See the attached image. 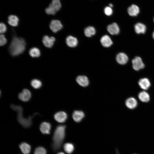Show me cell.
Here are the masks:
<instances>
[{
	"label": "cell",
	"instance_id": "1",
	"mask_svg": "<svg viewBox=\"0 0 154 154\" xmlns=\"http://www.w3.org/2000/svg\"><path fill=\"white\" fill-rule=\"evenodd\" d=\"M66 127V126L64 125H59L55 130L52 145V148L54 151H57L61 147L65 136Z\"/></svg>",
	"mask_w": 154,
	"mask_h": 154
},
{
	"label": "cell",
	"instance_id": "2",
	"mask_svg": "<svg viewBox=\"0 0 154 154\" xmlns=\"http://www.w3.org/2000/svg\"><path fill=\"white\" fill-rule=\"evenodd\" d=\"M26 42L22 38L14 37L10 44L9 51L13 56H16L22 53L25 48Z\"/></svg>",
	"mask_w": 154,
	"mask_h": 154
},
{
	"label": "cell",
	"instance_id": "3",
	"mask_svg": "<svg viewBox=\"0 0 154 154\" xmlns=\"http://www.w3.org/2000/svg\"><path fill=\"white\" fill-rule=\"evenodd\" d=\"M11 107L13 110L17 112L18 121L24 128L30 127L32 124V118L35 115L38 114L37 113H35L32 116L29 117L28 119L26 118L23 116V109L21 106L11 104Z\"/></svg>",
	"mask_w": 154,
	"mask_h": 154
},
{
	"label": "cell",
	"instance_id": "4",
	"mask_svg": "<svg viewBox=\"0 0 154 154\" xmlns=\"http://www.w3.org/2000/svg\"><path fill=\"white\" fill-rule=\"evenodd\" d=\"M19 98L21 101L27 102L29 101L31 97V94L30 90L27 89H23L18 95Z\"/></svg>",
	"mask_w": 154,
	"mask_h": 154
},
{
	"label": "cell",
	"instance_id": "5",
	"mask_svg": "<svg viewBox=\"0 0 154 154\" xmlns=\"http://www.w3.org/2000/svg\"><path fill=\"white\" fill-rule=\"evenodd\" d=\"M132 62L133 67L134 70H138L143 68L144 67L143 64L141 59L139 57H136L132 60Z\"/></svg>",
	"mask_w": 154,
	"mask_h": 154
},
{
	"label": "cell",
	"instance_id": "6",
	"mask_svg": "<svg viewBox=\"0 0 154 154\" xmlns=\"http://www.w3.org/2000/svg\"><path fill=\"white\" fill-rule=\"evenodd\" d=\"M50 27L54 33H56L60 30L62 28L63 26L59 20H53L50 23Z\"/></svg>",
	"mask_w": 154,
	"mask_h": 154
},
{
	"label": "cell",
	"instance_id": "7",
	"mask_svg": "<svg viewBox=\"0 0 154 154\" xmlns=\"http://www.w3.org/2000/svg\"><path fill=\"white\" fill-rule=\"evenodd\" d=\"M54 119L58 122L62 123L65 122L67 119V114L63 111H60L56 113L54 115Z\"/></svg>",
	"mask_w": 154,
	"mask_h": 154
},
{
	"label": "cell",
	"instance_id": "8",
	"mask_svg": "<svg viewBox=\"0 0 154 154\" xmlns=\"http://www.w3.org/2000/svg\"><path fill=\"white\" fill-rule=\"evenodd\" d=\"M51 127V124L50 123L44 121L40 124L39 128L40 131L43 134H49L50 133Z\"/></svg>",
	"mask_w": 154,
	"mask_h": 154
},
{
	"label": "cell",
	"instance_id": "9",
	"mask_svg": "<svg viewBox=\"0 0 154 154\" xmlns=\"http://www.w3.org/2000/svg\"><path fill=\"white\" fill-rule=\"evenodd\" d=\"M55 40V39L54 37H49L48 36L45 35L43 37L42 42L46 47L50 48L53 45Z\"/></svg>",
	"mask_w": 154,
	"mask_h": 154
},
{
	"label": "cell",
	"instance_id": "10",
	"mask_svg": "<svg viewBox=\"0 0 154 154\" xmlns=\"http://www.w3.org/2000/svg\"><path fill=\"white\" fill-rule=\"evenodd\" d=\"M107 29L109 33L112 35H117L119 32V26L117 24L115 23L108 25Z\"/></svg>",
	"mask_w": 154,
	"mask_h": 154
},
{
	"label": "cell",
	"instance_id": "11",
	"mask_svg": "<svg viewBox=\"0 0 154 154\" xmlns=\"http://www.w3.org/2000/svg\"><path fill=\"white\" fill-rule=\"evenodd\" d=\"M128 57L124 53L121 52L118 54L116 57L117 62L120 64H126L128 61Z\"/></svg>",
	"mask_w": 154,
	"mask_h": 154
},
{
	"label": "cell",
	"instance_id": "12",
	"mask_svg": "<svg viewBox=\"0 0 154 154\" xmlns=\"http://www.w3.org/2000/svg\"><path fill=\"white\" fill-rule=\"evenodd\" d=\"M72 117L74 120L76 122H80L84 118L85 115L81 111H74L72 114Z\"/></svg>",
	"mask_w": 154,
	"mask_h": 154
},
{
	"label": "cell",
	"instance_id": "13",
	"mask_svg": "<svg viewBox=\"0 0 154 154\" xmlns=\"http://www.w3.org/2000/svg\"><path fill=\"white\" fill-rule=\"evenodd\" d=\"M100 42L102 45L106 47H109L112 45L113 43L110 37L107 35H104L101 37Z\"/></svg>",
	"mask_w": 154,
	"mask_h": 154
},
{
	"label": "cell",
	"instance_id": "14",
	"mask_svg": "<svg viewBox=\"0 0 154 154\" xmlns=\"http://www.w3.org/2000/svg\"><path fill=\"white\" fill-rule=\"evenodd\" d=\"M76 81L79 85L83 87L87 86L89 84L88 78L84 76H78L76 78Z\"/></svg>",
	"mask_w": 154,
	"mask_h": 154
},
{
	"label": "cell",
	"instance_id": "15",
	"mask_svg": "<svg viewBox=\"0 0 154 154\" xmlns=\"http://www.w3.org/2000/svg\"><path fill=\"white\" fill-rule=\"evenodd\" d=\"M127 12L130 16H136L139 13V8L135 5H132L128 8Z\"/></svg>",
	"mask_w": 154,
	"mask_h": 154
},
{
	"label": "cell",
	"instance_id": "16",
	"mask_svg": "<svg viewBox=\"0 0 154 154\" xmlns=\"http://www.w3.org/2000/svg\"><path fill=\"white\" fill-rule=\"evenodd\" d=\"M138 84L140 88L144 90H147L151 85L149 80L146 78L140 79L138 82Z\"/></svg>",
	"mask_w": 154,
	"mask_h": 154
},
{
	"label": "cell",
	"instance_id": "17",
	"mask_svg": "<svg viewBox=\"0 0 154 154\" xmlns=\"http://www.w3.org/2000/svg\"><path fill=\"white\" fill-rule=\"evenodd\" d=\"M66 42L67 45L69 47H74L77 45L78 41L76 38L70 35L66 38Z\"/></svg>",
	"mask_w": 154,
	"mask_h": 154
},
{
	"label": "cell",
	"instance_id": "18",
	"mask_svg": "<svg viewBox=\"0 0 154 154\" xmlns=\"http://www.w3.org/2000/svg\"><path fill=\"white\" fill-rule=\"evenodd\" d=\"M137 101L134 98L130 97L127 99L125 101V105L127 107L130 109L135 108L137 105Z\"/></svg>",
	"mask_w": 154,
	"mask_h": 154
},
{
	"label": "cell",
	"instance_id": "19",
	"mask_svg": "<svg viewBox=\"0 0 154 154\" xmlns=\"http://www.w3.org/2000/svg\"><path fill=\"white\" fill-rule=\"evenodd\" d=\"M19 147L23 154H29L31 151L30 145L25 142H23L19 145Z\"/></svg>",
	"mask_w": 154,
	"mask_h": 154
},
{
	"label": "cell",
	"instance_id": "20",
	"mask_svg": "<svg viewBox=\"0 0 154 154\" xmlns=\"http://www.w3.org/2000/svg\"><path fill=\"white\" fill-rule=\"evenodd\" d=\"M135 30L137 34L144 33L146 31V26L141 23H137L134 26Z\"/></svg>",
	"mask_w": 154,
	"mask_h": 154
},
{
	"label": "cell",
	"instance_id": "21",
	"mask_svg": "<svg viewBox=\"0 0 154 154\" xmlns=\"http://www.w3.org/2000/svg\"><path fill=\"white\" fill-rule=\"evenodd\" d=\"M8 19V23L10 25L13 27H16L18 25L19 19L17 16L11 15L9 16Z\"/></svg>",
	"mask_w": 154,
	"mask_h": 154
},
{
	"label": "cell",
	"instance_id": "22",
	"mask_svg": "<svg viewBox=\"0 0 154 154\" xmlns=\"http://www.w3.org/2000/svg\"><path fill=\"white\" fill-rule=\"evenodd\" d=\"M139 99L143 102H147L150 100V96L149 94L146 92L143 91L139 92L138 94Z\"/></svg>",
	"mask_w": 154,
	"mask_h": 154
},
{
	"label": "cell",
	"instance_id": "23",
	"mask_svg": "<svg viewBox=\"0 0 154 154\" xmlns=\"http://www.w3.org/2000/svg\"><path fill=\"white\" fill-rule=\"evenodd\" d=\"M84 32L86 36L90 37L95 34L96 30L93 27L88 26L85 29Z\"/></svg>",
	"mask_w": 154,
	"mask_h": 154
},
{
	"label": "cell",
	"instance_id": "24",
	"mask_svg": "<svg viewBox=\"0 0 154 154\" xmlns=\"http://www.w3.org/2000/svg\"><path fill=\"white\" fill-rule=\"evenodd\" d=\"M30 84L31 86L35 89H38L40 88L42 85L41 81L37 79H34L32 80L31 81Z\"/></svg>",
	"mask_w": 154,
	"mask_h": 154
},
{
	"label": "cell",
	"instance_id": "25",
	"mask_svg": "<svg viewBox=\"0 0 154 154\" xmlns=\"http://www.w3.org/2000/svg\"><path fill=\"white\" fill-rule=\"evenodd\" d=\"M64 151L67 153L70 154L74 151V147L73 144L69 143H65L63 146Z\"/></svg>",
	"mask_w": 154,
	"mask_h": 154
},
{
	"label": "cell",
	"instance_id": "26",
	"mask_svg": "<svg viewBox=\"0 0 154 154\" xmlns=\"http://www.w3.org/2000/svg\"><path fill=\"white\" fill-rule=\"evenodd\" d=\"M29 54L32 57H38L40 54V50L37 48L33 47L31 48L29 51Z\"/></svg>",
	"mask_w": 154,
	"mask_h": 154
},
{
	"label": "cell",
	"instance_id": "27",
	"mask_svg": "<svg viewBox=\"0 0 154 154\" xmlns=\"http://www.w3.org/2000/svg\"><path fill=\"white\" fill-rule=\"evenodd\" d=\"M50 4L56 12L59 10L61 7L60 0H52Z\"/></svg>",
	"mask_w": 154,
	"mask_h": 154
},
{
	"label": "cell",
	"instance_id": "28",
	"mask_svg": "<svg viewBox=\"0 0 154 154\" xmlns=\"http://www.w3.org/2000/svg\"><path fill=\"white\" fill-rule=\"evenodd\" d=\"M34 153V154H46V151L44 147L40 146L35 149Z\"/></svg>",
	"mask_w": 154,
	"mask_h": 154
},
{
	"label": "cell",
	"instance_id": "29",
	"mask_svg": "<svg viewBox=\"0 0 154 154\" xmlns=\"http://www.w3.org/2000/svg\"><path fill=\"white\" fill-rule=\"evenodd\" d=\"M45 11L47 14L49 15H54L56 12L50 4L48 7L46 9Z\"/></svg>",
	"mask_w": 154,
	"mask_h": 154
},
{
	"label": "cell",
	"instance_id": "30",
	"mask_svg": "<svg viewBox=\"0 0 154 154\" xmlns=\"http://www.w3.org/2000/svg\"><path fill=\"white\" fill-rule=\"evenodd\" d=\"M104 12L105 14L107 16L111 15L113 13V10L112 8L109 7H106L104 9Z\"/></svg>",
	"mask_w": 154,
	"mask_h": 154
},
{
	"label": "cell",
	"instance_id": "31",
	"mask_svg": "<svg viewBox=\"0 0 154 154\" xmlns=\"http://www.w3.org/2000/svg\"><path fill=\"white\" fill-rule=\"evenodd\" d=\"M7 42V40L5 36L3 34H1L0 36V44L2 46L5 44Z\"/></svg>",
	"mask_w": 154,
	"mask_h": 154
},
{
	"label": "cell",
	"instance_id": "32",
	"mask_svg": "<svg viewBox=\"0 0 154 154\" xmlns=\"http://www.w3.org/2000/svg\"><path fill=\"white\" fill-rule=\"evenodd\" d=\"M7 30V27L5 24L1 23L0 24V32L1 33H5Z\"/></svg>",
	"mask_w": 154,
	"mask_h": 154
},
{
	"label": "cell",
	"instance_id": "33",
	"mask_svg": "<svg viewBox=\"0 0 154 154\" xmlns=\"http://www.w3.org/2000/svg\"><path fill=\"white\" fill-rule=\"evenodd\" d=\"M109 7L112 8L113 7V5L112 4L110 3L109 4Z\"/></svg>",
	"mask_w": 154,
	"mask_h": 154
},
{
	"label": "cell",
	"instance_id": "34",
	"mask_svg": "<svg viewBox=\"0 0 154 154\" xmlns=\"http://www.w3.org/2000/svg\"><path fill=\"white\" fill-rule=\"evenodd\" d=\"M57 154H65L63 152H60L58 153Z\"/></svg>",
	"mask_w": 154,
	"mask_h": 154
},
{
	"label": "cell",
	"instance_id": "35",
	"mask_svg": "<svg viewBox=\"0 0 154 154\" xmlns=\"http://www.w3.org/2000/svg\"><path fill=\"white\" fill-rule=\"evenodd\" d=\"M153 38L154 39V31L153 32Z\"/></svg>",
	"mask_w": 154,
	"mask_h": 154
},
{
	"label": "cell",
	"instance_id": "36",
	"mask_svg": "<svg viewBox=\"0 0 154 154\" xmlns=\"http://www.w3.org/2000/svg\"></svg>",
	"mask_w": 154,
	"mask_h": 154
},
{
	"label": "cell",
	"instance_id": "37",
	"mask_svg": "<svg viewBox=\"0 0 154 154\" xmlns=\"http://www.w3.org/2000/svg\"></svg>",
	"mask_w": 154,
	"mask_h": 154
}]
</instances>
